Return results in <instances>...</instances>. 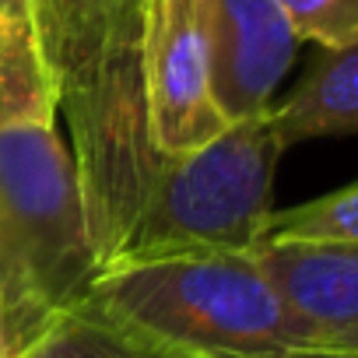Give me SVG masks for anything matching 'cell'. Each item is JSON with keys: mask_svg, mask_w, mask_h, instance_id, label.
I'll return each instance as SVG.
<instances>
[{"mask_svg": "<svg viewBox=\"0 0 358 358\" xmlns=\"http://www.w3.org/2000/svg\"><path fill=\"white\" fill-rule=\"evenodd\" d=\"M81 306L165 358H299L320 351L257 250L109 264Z\"/></svg>", "mask_w": 358, "mask_h": 358, "instance_id": "cell-1", "label": "cell"}, {"mask_svg": "<svg viewBox=\"0 0 358 358\" xmlns=\"http://www.w3.org/2000/svg\"><path fill=\"white\" fill-rule=\"evenodd\" d=\"M60 116L0 120V316L11 358L78 309L99 274Z\"/></svg>", "mask_w": 358, "mask_h": 358, "instance_id": "cell-2", "label": "cell"}, {"mask_svg": "<svg viewBox=\"0 0 358 358\" xmlns=\"http://www.w3.org/2000/svg\"><path fill=\"white\" fill-rule=\"evenodd\" d=\"M271 109L229 123L190 155L165 158L109 264L257 250L274 215V172L285 151Z\"/></svg>", "mask_w": 358, "mask_h": 358, "instance_id": "cell-3", "label": "cell"}, {"mask_svg": "<svg viewBox=\"0 0 358 358\" xmlns=\"http://www.w3.org/2000/svg\"><path fill=\"white\" fill-rule=\"evenodd\" d=\"M141 71L151 144L162 158L190 155L229 127L211 95L204 0H144Z\"/></svg>", "mask_w": 358, "mask_h": 358, "instance_id": "cell-4", "label": "cell"}, {"mask_svg": "<svg viewBox=\"0 0 358 358\" xmlns=\"http://www.w3.org/2000/svg\"><path fill=\"white\" fill-rule=\"evenodd\" d=\"M208 71L218 113L236 123L274 106L299 36L278 0H204Z\"/></svg>", "mask_w": 358, "mask_h": 358, "instance_id": "cell-5", "label": "cell"}, {"mask_svg": "<svg viewBox=\"0 0 358 358\" xmlns=\"http://www.w3.org/2000/svg\"><path fill=\"white\" fill-rule=\"evenodd\" d=\"M320 351L358 355V246H257Z\"/></svg>", "mask_w": 358, "mask_h": 358, "instance_id": "cell-6", "label": "cell"}, {"mask_svg": "<svg viewBox=\"0 0 358 358\" xmlns=\"http://www.w3.org/2000/svg\"><path fill=\"white\" fill-rule=\"evenodd\" d=\"M144 0H32V22L57 81L141 46Z\"/></svg>", "mask_w": 358, "mask_h": 358, "instance_id": "cell-7", "label": "cell"}, {"mask_svg": "<svg viewBox=\"0 0 358 358\" xmlns=\"http://www.w3.org/2000/svg\"><path fill=\"white\" fill-rule=\"evenodd\" d=\"M281 144L358 134V43L323 50L306 78L274 109Z\"/></svg>", "mask_w": 358, "mask_h": 358, "instance_id": "cell-8", "label": "cell"}, {"mask_svg": "<svg viewBox=\"0 0 358 358\" xmlns=\"http://www.w3.org/2000/svg\"><path fill=\"white\" fill-rule=\"evenodd\" d=\"M15 358H165L134 334L78 306L57 316L22 355Z\"/></svg>", "mask_w": 358, "mask_h": 358, "instance_id": "cell-9", "label": "cell"}, {"mask_svg": "<svg viewBox=\"0 0 358 358\" xmlns=\"http://www.w3.org/2000/svg\"><path fill=\"white\" fill-rule=\"evenodd\" d=\"M358 246V183L274 211L260 246Z\"/></svg>", "mask_w": 358, "mask_h": 358, "instance_id": "cell-10", "label": "cell"}, {"mask_svg": "<svg viewBox=\"0 0 358 358\" xmlns=\"http://www.w3.org/2000/svg\"><path fill=\"white\" fill-rule=\"evenodd\" d=\"M299 39L320 50L358 43V0H278Z\"/></svg>", "mask_w": 358, "mask_h": 358, "instance_id": "cell-11", "label": "cell"}, {"mask_svg": "<svg viewBox=\"0 0 358 358\" xmlns=\"http://www.w3.org/2000/svg\"><path fill=\"white\" fill-rule=\"evenodd\" d=\"M8 18L32 22V0H0V22H8Z\"/></svg>", "mask_w": 358, "mask_h": 358, "instance_id": "cell-12", "label": "cell"}, {"mask_svg": "<svg viewBox=\"0 0 358 358\" xmlns=\"http://www.w3.org/2000/svg\"><path fill=\"white\" fill-rule=\"evenodd\" d=\"M0 358H11V348H8V334H4V316H0Z\"/></svg>", "mask_w": 358, "mask_h": 358, "instance_id": "cell-13", "label": "cell"}, {"mask_svg": "<svg viewBox=\"0 0 358 358\" xmlns=\"http://www.w3.org/2000/svg\"><path fill=\"white\" fill-rule=\"evenodd\" d=\"M299 358H358V355H334V351H313V355H299Z\"/></svg>", "mask_w": 358, "mask_h": 358, "instance_id": "cell-14", "label": "cell"}]
</instances>
